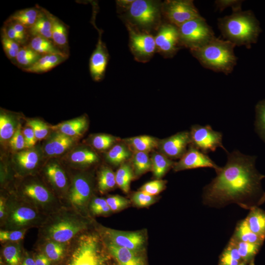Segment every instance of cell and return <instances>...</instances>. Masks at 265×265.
<instances>
[{
  "label": "cell",
  "mask_w": 265,
  "mask_h": 265,
  "mask_svg": "<svg viewBox=\"0 0 265 265\" xmlns=\"http://www.w3.org/2000/svg\"><path fill=\"white\" fill-rule=\"evenodd\" d=\"M23 135L25 142V147L31 148L35 144L37 139L31 128H25L23 131Z\"/></svg>",
  "instance_id": "cell-56"
},
{
  "label": "cell",
  "mask_w": 265,
  "mask_h": 265,
  "mask_svg": "<svg viewBox=\"0 0 265 265\" xmlns=\"http://www.w3.org/2000/svg\"><path fill=\"white\" fill-rule=\"evenodd\" d=\"M21 265H35L34 259L30 256L26 257Z\"/></svg>",
  "instance_id": "cell-60"
},
{
  "label": "cell",
  "mask_w": 265,
  "mask_h": 265,
  "mask_svg": "<svg viewBox=\"0 0 265 265\" xmlns=\"http://www.w3.org/2000/svg\"><path fill=\"white\" fill-rule=\"evenodd\" d=\"M244 219L251 230L265 239V211L256 207L249 210Z\"/></svg>",
  "instance_id": "cell-24"
},
{
  "label": "cell",
  "mask_w": 265,
  "mask_h": 265,
  "mask_svg": "<svg viewBox=\"0 0 265 265\" xmlns=\"http://www.w3.org/2000/svg\"><path fill=\"white\" fill-rule=\"evenodd\" d=\"M165 186V182L157 180L148 182L141 186L140 191L151 196H155L162 191Z\"/></svg>",
  "instance_id": "cell-46"
},
{
  "label": "cell",
  "mask_w": 265,
  "mask_h": 265,
  "mask_svg": "<svg viewBox=\"0 0 265 265\" xmlns=\"http://www.w3.org/2000/svg\"><path fill=\"white\" fill-rule=\"evenodd\" d=\"M46 175L50 183L57 189L64 190L67 185V179L65 172L57 163L48 164L45 170Z\"/></svg>",
  "instance_id": "cell-29"
},
{
  "label": "cell",
  "mask_w": 265,
  "mask_h": 265,
  "mask_svg": "<svg viewBox=\"0 0 265 265\" xmlns=\"http://www.w3.org/2000/svg\"><path fill=\"white\" fill-rule=\"evenodd\" d=\"M9 143L11 147L14 150H21L25 147V139L24 135L21 132L20 124L17 126L16 131L10 139Z\"/></svg>",
  "instance_id": "cell-53"
},
{
  "label": "cell",
  "mask_w": 265,
  "mask_h": 265,
  "mask_svg": "<svg viewBox=\"0 0 265 265\" xmlns=\"http://www.w3.org/2000/svg\"><path fill=\"white\" fill-rule=\"evenodd\" d=\"M151 160L153 174L157 179L163 177L173 164L165 156L159 153L154 154Z\"/></svg>",
  "instance_id": "cell-31"
},
{
  "label": "cell",
  "mask_w": 265,
  "mask_h": 265,
  "mask_svg": "<svg viewBox=\"0 0 265 265\" xmlns=\"http://www.w3.org/2000/svg\"><path fill=\"white\" fill-rule=\"evenodd\" d=\"M47 13L52 23V38L54 44L69 56L68 30L66 26L58 18L48 11Z\"/></svg>",
  "instance_id": "cell-19"
},
{
  "label": "cell",
  "mask_w": 265,
  "mask_h": 265,
  "mask_svg": "<svg viewBox=\"0 0 265 265\" xmlns=\"http://www.w3.org/2000/svg\"><path fill=\"white\" fill-rule=\"evenodd\" d=\"M127 26L129 33L130 48L135 59L143 62L148 61L156 51L155 37L128 25Z\"/></svg>",
  "instance_id": "cell-11"
},
{
  "label": "cell",
  "mask_w": 265,
  "mask_h": 265,
  "mask_svg": "<svg viewBox=\"0 0 265 265\" xmlns=\"http://www.w3.org/2000/svg\"><path fill=\"white\" fill-rule=\"evenodd\" d=\"M130 152L122 144L114 146L107 153L106 159L111 164L118 165L130 157Z\"/></svg>",
  "instance_id": "cell-37"
},
{
  "label": "cell",
  "mask_w": 265,
  "mask_h": 265,
  "mask_svg": "<svg viewBox=\"0 0 265 265\" xmlns=\"http://www.w3.org/2000/svg\"><path fill=\"white\" fill-rule=\"evenodd\" d=\"M242 260L235 243L231 238L220 256L219 265H238Z\"/></svg>",
  "instance_id": "cell-33"
},
{
  "label": "cell",
  "mask_w": 265,
  "mask_h": 265,
  "mask_svg": "<svg viewBox=\"0 0 265 265\" xmlns=\"http://www.w3.org/2000/svg\"><path fill=\"white\" fill-rule=\"evenodd\" d=\"M190 143V133L186 131L181 132L162 140L160 149L167 157L177 159L184 155Z\"/></svg>",
  "instance_id": "cell-16"
},
{
  "label": "cell",
  "mask_w": 265,
  "mask_h": 265,
  "mask_svg": "<svg viewBox=\"0 0 265 265\" xmlns=\"http://www.w3.org/2000/svg\"><path fill=\"white\" fill-rule=\"evenodd\" d=\"M189 133L192 146L204 154L214 152L219 147L227 151L222 144V133L209 125H194Z\"/></svg>",
  "instance_id": "cell-10"
},
{
  "label": "cell",
  "mask_w": 265,
  "mask_h": 265,
  "mask_svg": "<svg viewBox=\"0 0 265 265\" xmlns=\"http://www.w3.org/2000/svg\"><path fill=\"white\" fill-rule=\"evenodd\" d=\"M15 124L13 118L6 114H1L0 116V137L1 140L11 139L14 135Z\"/></svg>",
  "instance_id": "cell-41"
},
{
  "label": "cell",
  "mask_w": 265,
  "mask_h": 265,
  "mask_svg": "<svg viewBox=\"0 0 265 265\" xmlns=\"http://www.w3.org/2000/svg\"><path fill=\"white\" fill-rule=\"evenodd\" d=\"M66 247V244L48 240L44 246V253L52 261L57 262L64 257Z\"/></svg>",
  "instance_id": "cell-38"
},
{
  "label": "cell",
  "mask_w": 265,
  "mask_h": 265,
  "mask_svg": "<svg viewBox=\"0 0 265 265\" xmlns=\"http://www.w3.org/2000/svg\"><path fill=\"white\" fill-rule=\"evenodd\" d=\"M106 201L111 211L113 212L122 210L130 204L128 199L119 195L109 196L106 199Z\"/></svg>",
  "instance_id": "cell-51"
},
{
  "label": "cell",
  "mask_w": 265,
  "mask_h": 265,
  "mask_svg": "<svg viewBox=\"0 0 265 265\" xmlns=\"http://www.w3.org/2000/svg\"><path fill=\"white\" fill-rule=\"evenodd\" d=\"M35 265H51L52 261L44 253L37 254L34 259Z\"/></svg>",
  "instance_id": "cell-57"
},
{
  "label": "cell",
  "mask_w": 265,
  "mask_h": 265,
  "mask_svg": "<svg viewBox=\"0 0 265 265\" xmlns=\"http://www.w3.org/2000/svg\"><path fill=\"white\" fill-rule=\"evenodd\" d=\"M90 209L95 214L101 215L108 213L111 211L106 199L95 198L91 203Z\"/></svg>",
  "instance_id": "cell-49"
},
{
  "label": "cell",
  "mask_w": 265,
  "mask_h": 265,
  "mask_svg": "<svg viewBox=\"0 0 265 265\" xmlns=\"http://www.w3.org/2000/svg\"><path fill=\"white\" fill-rule=\"evenodd\" d=\"M2 255L7 265H21V251L18 244L5 245L2 250Z\"/></svg>",
  "instance_id": "cell-40"
},
{
  "label": "cell",
  "mask_w": 265,
  "mask_h": 265,
  "mask_svg": "<svg viewBox=\"0 0 265 265\" xmlns=\"http://www.w3.org/2000/svg\"><path fill=\"white\" fill-rule=\"evenodd\" d=\"M235 240L263 245L265 238L253 233L248 226L245 220H240L237 225L232 237Z\"/></svg>",
  "instance_id": "cell-26"
},
{
  "label": "cell",
  "mask_w": 265,
  "mask_h": 265,
  "mask_svg": "<svg viewBox=\"0 0 265 265\" xmlns=\"http://www.w3.org/2000/svg\"><path fill=\"white\" fill-rule=\"evenodd\" d=\"M26 229L14 230H0L1 241L17 242L23 238Z\"/></svg>",
  "instance_id": "cell-50"
},
{
  "label": "cell",
  "mask_w": 265,
  "mask_h": 265,
  "mask_svg": "<svg viewBox=\"0 0 265 265\" xmlns=\"http://www.w3.org/2000/svg\"><path fill=\"white\" fill-rule=\"evenodd\" d=\"M116 184L115 174L110 169L104 168L100 173L98 187L102 193L105 192L113 188Z\"/></svg>",
  "instance_id": "cell-42"
},
{
  "label": "cell",
  "mask_w": 265,
  "mask_h": 265,
  "mask_svg": "<svg viewBox=\"0 0 265 265\" xmlns=\"http://www.w3.org/2000/svg\"><path fill=\"white\" fill-rule=\"evenodd\" d=\"M74 142L73 137L57 132L51 135L46 141L44 152L50 156L59 155L68 149Z\"/></svg>",
  "instance_id": "cell-20"
},
{
  "label": "cell",
  "mask_w": 265,
  "mask_h": 265,
  "mask_svg": "<svg viewBox=\"0 0 265 265\" xmlns=\"http://www.w3.org/2000/svg\"><path fill=\"white\" fill-rule=\"evenodd\" d=\"M107 247L119 265H144L143 259L137 252L117 246L110 242Z\"/></svg>",
  "instance_id": "cell-21"
},
{
  "label": "cell",
  "mask_w": 265,
  "mask_h": 265,
  "mask_svg": "<svg viewBox=\"0 0 265 265\" xmlns=\"http://www.w3.org/2000/svg\"><path fill=\"white\" fill-rule=\"evenodd\" d=\"M218 26L226 40L235 46L246 47L255 42L260 30L258 21L251 12L241 10L218 19Z\"/></svg>",
  "instance_id": "cell-3"
},
{
  "label": "cell",
  "mask_w": 265,
  "mask_h": 265,
  "mask_svg": "<svg viewBox=\"0 0 265 265\" xmlns=\"http://www.w3.org/2000/svg\"><path fill=\"white\" fill-rule=\"evenodd\" d=\"M28 46L42 56L50 54L60 55L68 57L54 44L52 40L40 36H33Z\"/></svg>",
  "instance_id": "cell-23"
},
{
  "label": "cell",
  "mask_w": 265,
  "mask_h": 265,
  "mask_svg": "<svg viewBox=\"0 0 265 265\" xmlns=\"http://www.w3.org/2000/svg\"><path fill=\"white\" fill-rule=\"evenodd\" d=\"M134 173L140 175L152 167L151 160L146 152L136 151L133 158Z\"/></svg>",
  "instance_id": "cell-39"
},
{
  "label": "cell",
  "mask_w": 265,
  "mask_h": 265,
  "mask_svg": "<svg viewBox=\"0 0 265 265\" xmlns=\"http://www.w3.org/2000/svg\"><path fill=\"white\" fill-rule=\"evenodd\" d=\"M16 159L24 169L30 170L35 168L39 161V155L33 150H26L17 154Z\"/></svg>",
  "instance_id": "cell-36"
},
{
  "label": "cell",
  "mask_w": 265,
  "mask_h": 265,
  "mask_svg": "<svg viewBox=\"0 0 265 265\" xmlns=\"http://www.w3.org/2000/svg\"><path fill=\"white\" fill-rule=\"evenodd\" d=\"M231 238L235 243L238 252L244 262L251 261L262 245L259 244L238 241L232 238Z\"/></svg>",
  "instance_id": "cell-35"
},
{
  "label": "cell",
  "mask_w": 265,
  "mask_h": 265,
  "mask_svg": "<svg viewBox=\"0 0 265 265\" xmlns=\"http://www.w3.org/2000/svg\"><path fill=\"white\" fill-rule=\"evenodd\" d=\"M250 265H254L253 261H252V262H251V264H250Z\"/></svg>",
  "instance_id": "cell-62"
},
{
  "label": "cell",
  "mask_w": 265,
  "mask_h": 265,
  "mask_svg": "<svg viewBox=\"0 0 265 265\" xmlns=\"http://www.w3.org/2000/svg\"><path fill=\"white\" fill-rule=\"evenodd\" d=\"M133 178V174L130 165L123 163L115 174L117 185L124 192L127 193L130 189V184Z\"/></svg>",
  "instance_id": "cell-34"
},
{
  "label": "cell",
  "mask_w": 265,
  "mask_h": 265,
  "mask_svg": "<svg viewBox=\"0 0 265 265\" xmlns=\"http://www.w3.org/2000/svg\"><path fill=\"white\" fill-rule=\"evenodd\" d=\"M29 127L33 131L37 139L45 138L49 132V127L43 122L37 119H31L27 121Z\"/></svg>",
  "instance_id": "cell-47"
},
{
  "label": "cell",
  "mask_w": 265,
  "mask_h": 265,
  "mask_svg": "<svg viewBox=\"0 0 265 265\" xmlns=\"http://www.w3.org/2000/svg\"><path fill=\"white\" fill-rule=\"evenodd\" d=\"M7 208L5 217L7 230L26 229L42 220L38 209L28 203H12Z\"/></svg>",
  "instance_id": "cell-8"
},
{
  "label": "cell",
  "mask_w": 265,
  "mask_h": 265,
  "mask_svg": "<svg viewBox=\"0 0 265 265\" xmlns=\"http://www.w3.org/2000/svg\"><path fill=\"white\" fill-rule=\"evenodd\" d=\"M2 29L5 32L7 37L19 44H24L27 39L28 36L19 33L6 23L5 26Z\"/></svg>",
  "instance_id": "cell-54"
},
{
  "label": "cell",
  "mask_w": 265,
  "mask_h": 265,
  "mask_svg": "<svg viewBox=\"0 0 265 265\" xmlns=\"http://www.w3.org/2000/svg\"><path fill=\"white\" fill-rule=\"evenodd\" d=\"M242 1L238 0H218L215 1L216 8L220 10H223L227 7H232L233 11L241 9Z\"/></svg>",
  "instance_id": "cell-55"
},
{
  "label": "cell",
  "mask_w": 265,
  "mask_h": 265,
  "mask_svg": "<svg viewBox=\"0 0 265 265\" xmlns=\"http://www.w3.org/2000/svg\"><path fill=\"white\" fill-rule=\"evenodd\" d=\"M178 29L181 46L190 50L204 45L215 37L212 27L201 16L185 23Z\"/></svg>",
  "instance_id": "cell-7"
},
{
  "label": "cell",
  "mask_w": 265,
  "mask_h": 265,
  "mask_svg": "<svg viewBox=\"0 0 265 265\" xmlns=\"http://www.w3.org/2000/svg\"><path fill=\"white\" fill-rule=\"evenodd\" d=\"M133 1L134 0H119L116 1V3L121 10L126 12Z\"/></svg>",
  "instance_id": "cell-58"
},
{
  "label": "cell",
  "mask_w": 265,
  "mask_h": 265,
  "mask_svg": "<svg viewBox=\"0 0 265 265\" xmlns=\"http://www.w3.org/2000/svg\"><path fill=\"white\" fill-rule=\"evenodd\" d=\"M212 168L217 172L220 167L206 154L192 146L181 157L180 160L174 166L176 171L198 168Z\"/></svg>",
  "instance_id": "cell-14"
},
{
  "label": "cell",
  "mask_w": 265,
  "mask_h": 265,
  "mask_svg": "<svg viewBox=\"0 0 265 265\" xmlns=\"http://www.w3.org/2000/svg\"><path fill=\"white\" fill-rule=\"evenodd\" d=\"M128 25L150 33L160 26L162 3L151 0H134L126 11Z\"/></svg>",
  "instance_id": "cell-5"
},
{
  "label": "cell",
  "mask_w": 265,
  "mask_h": 265,
  "mask_svg": "<svg viewBox=\"0 0 265 265\" xmlns=\"http://www.w3.org/2000/svg\"><path fill=\"white\" fill-rule=\"evenodd\" d=\"M105 233L109 242L135 252L143 247L145 238L140 232H126L107 229Z\"/></svg>",
  "instance_id": "cell-15"
},
{
  "label": "cell",
  "mask_w": 265,
  "mask_h": 265,
  "mask_svg": "<svg viewBox=\"0 0 265 265\" xmlns=\"http://www.w3.org/2000/svg\"><path fill=\"white\" fill-rule=\"evenodd\" d=\"M22 193L27 203L38 209H51L55 205L54 198L51 192L40 184L31 183L25 185Z\"/></svg>",
  "instance_id": "cell-13"
},
{
  "label": "cell",
  "mask_w": 265,
  "mask_h": 265,
  "mask_svg": "<svg viewBox=\"0 0 265 265\" xmlns=\"http://www.w3.org/2000/svg\"><path fill=\"white\" fill-rule=\"evenodd\" d=\"M162 14L178 27L185 23L201 17L192 0H169L162 3Z\"/></svg>",
  "instance_id": "cell-9"
},
{
  "label": "cell",
  "mask_w": 265,
  "mask_h": 265,
  "mask_svg": "<svg viewBox=\"0 0 265 265\" xmlns=\"http://www.w3.org/2000/svg\"><path fill=\"white\" fill-rule=\"evenodd\" d=\"M72 162L80 164H90L98 160L97 155L91 150L80 149L72 153L70 156Z\"/></svg>",
  "instance_id": "cell-43"
},
{
  "label": "cell",
  "mask_w": 265,
  "mask_h": 265,
  "mask_svg": "<svg viewBox=\"0 0 265 265\" xmlns=\"http://www.w3.org/2000/svg\"><path fill=\"white\" fill-rule=\"evenodd\" d=\"M41 14L34 25L28 29V33L33 36H40L52 40V23L45 9Z\"/></svg>",
  "instance_id": "cell-25"
},
{
  "label": "cell",
  "mask_w": 265,
  "mask_h": 265,
  "mask_svg": "<svg viewBox=\"0 0 265 265\" xmlns=\"http://www.w3.org/2000/svg\"><path fill=\"white\" fill-rule=\"evenodd\" d=\"M6 205L3 198H0V218L3 220L5 218L6 213Z\"/></svg>",
  "instance_id": "cell-59"
},
{
  "label": "cell",
  "mask_w": 265,
  "mask_h": 265,
  "mask_svg": "<svg viewBox=\"0 0 265 265\" xmlns=\"http://www.w3.org/2000/svg\"><path fill=\"white\" fill-rule=\"evenodd\" d=\"M1 31V42L3 51L9 59H15L21 48L20 44L7 37L2 29Z\"/></svg>",
  "instance_id": "cell-45"
},
{
  "label": "cell",
  "mask_w": 265,
  "mask_h": 265,
  "mask_svg": "<svg viewBox=\"0 0 265 265\" xmlns=\"http://www.w3.org/2000/svg\"><path fill=\"white\" fill-rule=\"evenodd\" d=\"M155 40L156 50L168 57L174 55L182 46L178 27L168 23L160 26Z\"/></svg>",
  "instance_id": "cell-12"
},
{
  "label": "cell",
  "mask_w": 265,
  "mask_h": 265,
  "mask_svg": "<svg viewBox=\"0 0 265 265\" xmlns=\"http://www.w3.org/2000/svg\"><path fill=\"white\" fill-rule=\"evenodd\" d=\"M226 153V164L203 189L204 204L221 208L234 203L248 210L263 204L265 202V191L261 182L265 175L256 168V157L243 154L238 150Z\"/></svg>",
  "instance_id": "cell-1"
},
{
  "label": "cell",
  "mask_w": 265,
  "mask_h": 265,
  "mask_svg": "<svg viewBox=\"0 0 265 265\" xmlns=\"http://www.w3.org/2000/svg\"><path fill=\"white\" fill-rule=\"evenodd\" d=\"M115 141V138L111 135L99 134L93 137L92 143L96 149L103 150L109 148L114 143Z\"/></svg>",
  "instance_id": "cell-48"
},
{
  "label": "cell",
  "mask_w": 265,
  "mask_h": 265,
  "mask_svg": "<svg viewBox=\"0 0 265 265\" xmlns=\"http://www.w3.org/2000/svg\"><path fill=\"white\" fill-rule=\"evenodd\" d=\"M132 201L139 207H146L154 203L155 199L154 196L139 191L133 195Z\"/></svg>",
  "instance_id": "cell-52"
},
{
  "label": "cell",
  "mask_w": 265,
  "mask_h": 265,
  "mask_svg": "<svg viewBox=\"0 0 265 265\" xmlns=\"http://www.w3.org/2000/svg\"><path fill=\"white\" fill-rule=\"evenodd\" d=\"M255 130L265 142V99L260 101L256 106Z\"/></svg>",
  "instance_id": "cell-44"
},
{
  "label": "cell",
  "mask_w": 265,
  "mask_h": 265,
  "mask_svg": "<svg viewBox=\"0 0 265 265\" xmlns=\"http://www.w3.org/2000/svg\"><path fill=\"white\" fill-rule=\"evenodd\" d=\"M42 56L28 45L21 47L15 60L23 69L34 64Z\"/></svg>",
  "instance_id": "cell-30"
},
{
  "label": "cell",
  "mask_w": 265,
  "mask_h": 265,
  "mask_svg": "<svg viewBox=\"0 0 265 265\" xmlns=\"http://www.w3.org/2000/svg\"><path fill=\"white\" fill-rule=\"evenodd\" d=\"M86 223L76 214H59L47 223L43 235L48 240L66 244L86 228Z\"/></svg>",
  "instance_id": "cell-6"
},
{
  "label": "cell",
  "mask_w": 265,
  "mask_h": 265,
  "mask_svg": "<svg viewBox=\"0 0 265 265\" xmlns=\"http://www.w3.org/2000/svg\"><path fill=\"white\" fill-rule=\"evenodd\" d=\"M91 193L89 180L84 176L79 175L74 180L69 193V201L76 209L82 210L86 206Z\"/></svg>",
  "instance_id": "cell-17"
},
{
  "label": "cell",
  "mask_w": 265,
  "mask_h": 265,
  "mask_svg": "<svg viewBox=\"0 0 265 265\" xmlns=\"http://www.w3.org/2000/svg\"><path fill=\"white\" fill-rule=\"evenodd\" d=\"M127 140L136 151L138 152L147 153L155 148L158 144L154 137L149 135L137 136Z\"/></svg>",
  "instance_id": "cell-32"
},
{
  "label": "cell",
  "mask_w": 265,
  "mask_h": 265,
  "mask_svg": "<svg viewBox=\"0 0 265 265\" xmlns=\"http://www.w3.org/2000/svg\"><path fill=\"white\" fill-rule=\"evenodd\" d=\"M235 46L228 40L214 37L190 52L205 68L227 75L236 65L237 57L234 51Z\"/></svg>",
  "instance_id": "cell-2"
},
{
  "label": "cell",
  "mask_w": 265,
  "mask_h": 265,
  "mask_svg": "<svg viewBox=\"0 0 265 265\" xmlns=\"http://www.w3.org/2000/svg\"><path fill=\"white\" fill-rule=\"evenodd\" d=\"M246 265V263L245 262H242L241 263H240L239 265Z\"/></svg>",
  "instance_id": "cell-61"
},
{
  "label": "cell",
  "mask_w": 265,
  "mask_h": 265,
  "mask_svg": "<svg viewBox=\"0 0 265 265\" xmlns=\"http://www.w3.org/2000/svg\"><path fill=\"white\" fill-rule=\"evenodd\" d=\"M68 57L60 55L50 54L42 56L31 66L23 70L29 73L41 74L47 72L60 63Z\"/></svg>",
  "instance_id": "cell-22"
},
{
  "label": "cell",
  "mask_w": 265,
  "mask_h": 265,
  "mask_svg": "<svg viewBox=\"0 0 265 265\" xmlns=\"http://www.w3.org/2000/svg\"><path fill=\"white\" fill-rule=\"evenodd\" d=\"M41 12V9L30 8L16 11L8 21L19 23L28 30L36 23Z\"/></svg>",
  "instance_id": "cell-27"
},
{
  "label": "cell",
  "mask_w": 265,
  "mask_h": 265,
  "mask_svg": "<svg viewBox=\"0 0 265 265\" xmlns=\"http://www.w3.org/2000/svg\"><path fill=\"white\" fill-rule=\"evenodd\" d=\"M64 263V265H105L98 236L86 233L75 238Z\"/></svg>",
  "instance_id": "cell-4"
},
{
  "label": "cell",
  "mask_w": 265,
  "mask_h": 265,
  "mask_svg": "<svg viewBox=\"0 0 265 265\" xmlns=\"http://www.w3.org/2000/svg\"><path fill=\"white\" fill-rule=\"evenodd\" d=\"M95 50L93 52L89 61V70L93 80H101L105 74L108 61L109 54L105 44L102 42L101 34Z\"/></svg>",
  "instance_id": "cell-18"
},
{
  "label": "cell",
  "mask_w": 265,
  "mask_h": 265,
  "mask_svg": "<svg viewBox=\"0 0 265 265\" xmlns=\"http://www.w3.org/2000/svg\"><path fill=\"white\" fill-rule=\"evenodd\" d=\"M86 126V119L82 116L63 122L55 126L54 129L68 136L73 137L80 135Z\"/></svg>",
  "instance_id": "cell-28"
}]
</instances>
